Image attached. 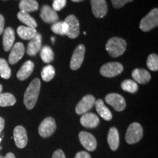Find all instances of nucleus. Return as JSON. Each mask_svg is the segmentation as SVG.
Listing matches in <instances>:
<instances>
[{
    "label": "nucleus",
    "mask_w": 158,
    "mask_h": 158,
    "mask_svg": "<svg viewBox=\"0 0 158 158\" xmlns=\"http://www.w3.org/2000/svg\"><path fill=\"white\" fill-rule=\"evenodd\" d=\"M42 47V35L37 34L30 40L27 48V53L29 56H35L40 51Z\"/></svg>",
    "instance_id": "16"
},
{
    "label": "nucleus",
    "mask_w": 158,
    "mask_h": 158,
    "mask_svg": "<svg viewBox=\"0 0 158 158\" xmlns=\"http://www.w3.org/2000/svg\"><path fill=\"white\" fill-rule=\"evenodd\" d=\"M40 57L43 62L50 63L54 60V54L50 47L45 45L40 49Z\"/></svg>",
    "instance_id": "27"
},
{
    "label": "nucleus",
    "mask_w": 158,
    "mask_h": 158,
    "mask_svg": "<svg viewBox=\"0 0 158 158\" xmlns=\"http://www.w3.org/2000/svg\"><path fill=\"white\" fill-rule=\"evenodd\" d=\"M81 124L85 127L94 128L100 123L98 116L93 113H86L81 118Z\"/></svg>",
    "instance_id": "17"
},
{
    "label": "nucleus",
    "mask_w": 158,
    "mask_h": 158,
    "mask_svg": "<svg viewBox=\"0 0 158 158\" xmlns=\"http://www.w3.org/2000/svg\"><path fill=\"white\" fill-rule=\"evenodd\" d=\"M123 66L118 62H108L102 65L100 68V74L102 76L111 78L119 75L123 71Z\"/></svg>",
    "instance_id": "5"
},
{
    "label": "nucleus",
    "mask_w": 158,
    "mask_h": 158,
    "mask_svg": "<svg viewBox=\"0 0 158 158\" xmlns=\"http://www.w3.org/2000/svg\"><path fill=\"white\" fill-rule=\"evenodd\" d=\"M55 76V70L52 65L49 64L43 68L41 72V77L44 81H50Z\"/></svg>",
    "instance_id": "30"
},
{
    "label": "nucleus",
    "mask_w": 158,
    "mask_h": 158,
    "mask_svg": "<svg viewBox=\"0 0 158 158\" xmlns=\"http://www.w3.org/2000/svg\"><path fill=\"white\" fill-rule=\"evenodd\" d=\"M95 107L97 112H98L99 115L103 118V119L106 120V121H110L112 118V114L110 111V110L106 107V105L104 104V102L101 99H99V100L95 101Z\"/></svg>",
    "instance_id": "22"
},
{
    "label": "nucleus",
    "mask_w": 158,
    "mask_h": 158,
    "mask_svg": "<svg viewBox=\"0 0 158 158\" xmlns=\"http://www.w3.org/2000/svg\"><path fill=\"white\" fill-rule=\"evenodd\" d=\"M4 158H15V157L14 154H13V153H11V152H9V153H7V155H5V157H4Z\"/></svg>",
    "instance_id": "39"
},
{
    "label": "nucleus",
    "mask_w": 158,
    "mask_h": 158,
    "mask_svg": "<svg viewBox=\"0 0 158 158\" xmlns=\"http://www.w3.org/2000/svg\"><path fill=\"white\" fill-rule=\"evenodd\" d=\"M106 51L112 57L120 56L127 48V43L124 39L120 37H111L106 45Z\"/></svg>",
    "instance_id": "2"
},
{
    "label": "nucleus",
    "mask_w": 158,
    "mask_h": 158,
    "mask_svg": "<svg viewBox=\"0 0 158 158\" xmlns=\"http://www.w3.org/2000/svg\"><path fill=\"white\" fill-rule=\"evenodd\" d=\"M158 25V9L154 8L142 19L140 23V29L143 31H149L157 27Z\"/></svg>",
    "instance_id": "4"
},
{
    "label": "nucleus",
    "mask_w": 158,
    "mask_h": 158,
    "mask_svg": "<svg viewBox=\"0 0 158 158\" xmlns=\"http://www.w3.org/2000/svg\"><path fill=\"white\" fill-rule=\"evenodd\" d=\"M13 138L17 147L22 149L27 146L28 142L27 131L22 126H17L13 130Z\"/></svg>",
    "instance_id": "12"
},
{
    "label": "nucleus",
    "mask_w": 158,
    "mask_h": 158,
    "mask_svg": "<svg viewBox=\"0 0 158 158\" xmlns=\"http://www.w3.org/2000/svg\"><path fill=\"white\" fill-rule=\"evenodd\" d=\"M17 33L21 39L26 40L32 39L37 34L36 29L31 28L27 26H20L18 27Z\"/></svg>",
    "instance_id": "23"
},
{
    "label": "nucleus",
    "mask_w": 158,
    "mask_h": 158,
    "mask_svg": "<svg viewBox=\"0 0 158 158\" xmlns=\"http://www.w3.org/2000/svg\"><path fill=\"white\" fill-rule=\"evenodd\" d=\"M66 3L67 0H54V2H53L52 8L56 12L59 11L64 8L65 5H66Z\"/></svg>",
    "instance_id": "33"
},
{
    "label": "nucleus",
    "mask_w": 158,
    "mask_h": 158,
    "mask_svg": "<svg viewBox=\"0 0 158 158\" xmlns=\"http://www.w3.org/2000/svg\"><path fill=\"white\" fill-rule=\"evenodd\" d=\"M40 86L41 83L40 79L35 78L27 87L23 98V103L27 109L31 110L35 107L38 99Z\"/></svg>",
    "instance_id": "1"
},
{
    "label": "nucleus",
    "mask_w": 158,
    "mask_h": 158,
    "mask_svg": "<svg viewBox=\"0 0 158 158\" xmlns=\"http://www.w3.org/2000/svg\"><path fill=\"white\" fill-rule=\"evenodd\" d=\"M143 127L138 122L132 123L128 127L125 135L126 142L129 144L138 143L143 137Z\"/></svg>",
    "instance_id": "3"
},
{
    "label": "nucleus",
    "mask_w": 158,
    "mask_h": 158,
    "mask_svg": "<svg viewBox=\"0 0 158 158\" xmlns=\"http://www.w3.org/2000/svg\"><path fill=\"white\" fill-rule=\"evenodd\" d=\"M2 1H7V0H2Z\"/></svg>",
    "instance_id": "44"
},
{
    "label": "nucleus",
    "mask_w": 158,
    "mask_h": 158,
    "mask_svg": "<svg viewBox=\"0 0 158 158\" xmlns=\"http://www.w3.org/2000/svg\"><path fill=\"white\" fill-rule=\"evenodd\" d=\"M34 63L30 60L27 61V62L23 63V64L20 68L19 72L17 73V78L20 81L26 80L32 73L33 70H34Z\"/></svg>",
    "instance_id": "20"
},
{
    "label": "nucleus",
    "mask_w": 158,
    "mask_h": 158,
    "mask_svg": "<svg viewBox=\"0 0 158 158\" xmlns=\"http://www.w3.org/2000/svg\"><path fill=\"white\" fill-rule=\"evenodd\" d=\"M106 102L116 111H122L126 107V102L123 97L116 93H110L106 95Z\"/></svg>",
    "instance_id": "8"
},
{
    "label": "nucleus",
    "mask_w": 158,
    "mask_h": 158,
    "mask_svg": "<svg viewBox=\"0 0 158 158\" xmlns=\"http://www.w3.org/2000/svg\"><path fill=\"white\" fill-rule=\"evenodd\" d=\"M92 13L96 18H103L107 14L108 6L106 0H90Z\"/></svg>",
    "instance_id": "14"
},
{
    "label": "nucleus",
    "mask_w": 158,
    "mask_h": 158,
    "mask_svg": "<svg viewBox=\"0 0 158 158\" xmlns=\"http://www.w3.org/2000/svg\"><path fill=\"white\" fill-rule=\"evenodd\" d=\"M4 27H5V19L3 15L0 14V35L3 33Z\"/></svg>",
    "instance_id": "37"
},
{
    "label": "nucleus",
    "mask_w": 158,
    "mask_h": 158,
    "mask_svg": "<svg viewBox=\"0 0 158 158\" xmlns=\"http://www.w3.org/2000/svg\"><path fill=\"white\" fill-rule=\"evenodd\" d=\"M15 41V31L11 27H7L3 31V48L8 51L13 47Z\"/></svg>",
    "instance_id": "18"
},
{
    "label": "nucleus",
    "mask_w": 158,
    "mask_h": 158,
    "mask_svg": "<svg viewBox=\"0 0 158 158\" xmlns=\"http://www.w3.org/2000/svg\"><path fill=\"white\" fill-rule=\"evenodd\" d=\"M79 141L81 145L88 151L92 152L97 148V140L94 136L88 132L82 131L78 134Z\"/></svg>",
    "instance_id": "10"
},
{
    "label": "nucleus",
    "mask_w": 158,
    "mask_h": 158,
    "mask_svg": "<svg viewBox=\"0 0 158 158\" xmlns=\"http://www.w3.org/2000/svg\"><path fill=\"white\" fill-rule=\"evenodd\" d=\"M148 68L152 71H157L158 70V56L157 54H152L148 56L147 61Z\"/></svg>",
    "instance_id": "32"
},
{
    "label": "nucleus",
    "mask_w": 158,
    "mask_h": 158,
    "mask_svg": "<svg viewBox=\"0 0 158 158\" xmlns=\"http://www.w3.org/2000/svg\"><path fill=\"white\" fill-rule=\"evenodd\" d=\"M64 21L68 25V32L67 35L71 39L76 38L80 33V25L77 18L73 15H70L65 19Z\"/></svg>",
    "instance_id": "11"
},
{
    "label": "nucleus",
    "mask_w": 158,
    "mask_h": 158,
    "mask_svg": "<svg viewBox=\"0 0 158 158\" xmlns=\"http://www.w3.org/2000/svg\"><path fill=\"white\" fill-rule=\"evenodd\" d=\"M4 127H5V120H4V118L0 116V134L2 132Z\"/></svg>",
    "instance_id": "38"
},
{
    "label": "nucleus",
    "mask_w": 158,
    "mask_h": 158,
    "mask_svg": "<svg viewBox=\"0 0 158 158\" xmlns=\"http://www.w3.org/2000/svg\"><path fill=\"white\" fill-rule=\"evenodd\" d=\"M85 46L83 44H80L75 49L70 60V68L73 70H76L81 68L84 62L85 54Z\"/></svg>",
    "instance_id": "7"
},
{
    "label": "nucleus",
    "mask_w": 158,
    "mask_h": 158,
    "mask_svg": "<svg viewBox=\"0 0 158 158\" xmlns=\"http://www.w3.org/2000/svg\"><path fill=\"white\" fill-rule=\"evenodd\" d=\"M121 87L122 89L125 92H130V93H135L138 89V86L137 83L135 81L130 80H124L123 82L122 83Z\"/></svg>",
    "instance_id": "31"
},
{
    "label": "nucleus",
    "mask_w": 158,
    "mask_h": 158,
    "mask_svg": "<svg viewBox=\"0 0 158 158\" xmlns=\"http://www.w3.org/2000/svg\"><path fill=\"white\" fill-rule=\"evenodd\" d=\"M16 99L15 96L10 93H1L0 94V106L7 107L12 106L15 104Z\"/></svg>",
    "instance_id": "26"
},
{
    "label": "nucleus",
    "mask_w": 158,
    "mask_h": 158,
    "mask_svg": "<svg viewBox=\"0 0 158 158\" xmlns=\"http://www.w3.org/2000/svg\"><path fill=\"white\" fill-rule=\"evenodd\" d=\"M17 17L20 21L24 23L27 27L35 29L37 27L36 21L28 13L23 11H19L17 14Z\"/></svg>",
    "instance_id": "25"
},
{
    "label": "nucleus",
    "mask_w": 158,
    "mask_h": 158,
    "mask_svg": "<svg viewBox=\"0 0 158 158\" xmlns=\"http://www.w3.org/2000/svg\"><path fill=\"white\" fill-rule=\"evenodd\" d=\"M2 91V84H0V94H1Z\"/></svg>",
    "instance_id": "42"
},
{
    "label": "nucleus",
    "mask_w": 158,
    "mask_h": 158,
    "mask_svg": "<svg viewBox=\"0 0 158 158\" xmlns=\"http://www.w3.org/2000/svg\"><path fill=\"white\" fill-rule=\"evenodd\" d=\"M133 0H111L112 5L115 8H121L126 3L130 2Z\"/></svg>",
    "instance_id": "34"
},
{
    "label": "nucleus",
    "mask_w": 158,
    "mask_h": 158,
    "mask_svg": "<svg viewBox=\"0 0 158 158\" xmlns=\"http://www.w3.org/2000/svg\"><path fill=\"white\" fill-rule=\"evenodd\" d=\"M95 101L96 100L94 97L91 95V94L84 96L76 106V114H78V115L86 114L88 110H89L91 108H92L94 103H95Z\"/></svg>",
    "instance_id": "9"
},
{
    "label": "nucleus",
    "mask_w": 158,
    "mask_h": 158,
    "mask_svg": "<svg viewBox=\"0 0 158 158\" xmlns=\"http://www.w3.org/2000/svg\"><path fill=\"white\" fill-rule=\"evenodd\" d=\"M71 1L74 2H81V1H84V0H71Z\"/></svg>",
    "instance_id": "40"
},
{
    "label": "nucleus",
    "mask_w": 158,
    "mask_h": 158,
    "mask_svg": "<svg viewBox=\"0 0 158 158\" xmlns=\"http://www.w3.org/2000/svg\"><path fill=\"white\" fill-rule=\"evenodd\" d=\"M11 70L10 68L8 63L5 59L0 58V76L4 79L10 78Z\"/></svg>",
    "instance_id": "29"
},
{
    "label": "nucleus",
    "mask_w": 158,
    "mask_h": 158,
    "mask_svg": "<svg viewBox=\"0 0 158 158\" xmlns=\"http://www.w3.org/2000/svg\"><path fill=\"white\" fill-rule=\"evenodd\" d=\"M107 140L110 149L116 151L119 145V135H118V130L116 127H111L109 130Z\"/></svg>",
    "instance_id": "21"
},
{
    "label": "nucleus",
    "mask_w": 158,
    "mask_h": 158,
    "mask_svg": "<svg viewBox=\"0 0 158 158\" xmlns=\"http://www.w3.org/2000/svg\"><path fill=\"white\" fill-rule=\"evenodd\" d=\"M132 76L135 82L138 84H147L151 79V75L147 70L136 68L132 72Z\"/></svg>",
    "instance_id": "19"
},
{
    "label": "nucleus",
    "mask_w": 158,
    "mask_h": 158,
    "mask_svg": "<svg viewBox=\"0 0 158 158\" xmlns=\"http://www.w3.org/2000/svg\"><path fill=\"white\" fill-rule=\"evenodd\" d=\"M40 17L44 22L48 23H54L59 21L57 13L48 5L43 6L40 10Z\"/></svg>",
    "instance_id": "15"
},
{
    "label": "nucleus",
    "mask_w": 158,
    "mask_h": 158,
    "mask_svg": "<svg viewBox=\"0 0 158 158\" xmlns=\"http://www.w3.org/2000/svg\"><path fill=\"white\" fill-rule=\"evenodd\" d=\"M0 158H4L3 157H2V156L1 155H0Z\"/></svg>",
    "instance_id": "43"
},
{
    "label": "nucleus",
    "mask_w": 158,
    "mask_h": 158,
    "mask_svg": "<svg viewBox=\"0 0 158 158\" xmlns=\"http://www.w3.org/2000/svg\"><path fill=\"white\" fill-rule=\"evenodd\" d=\"M51 40H52L53 43H54V42H55V38H54V37H51Z\"/></svg>",
    "instance_id": "41"
},
{
    "label": "nucleus",
    "mask_w": 158,
    "mask_h": 158,
    "mask_svg": "<svg viewBox=\"0 0 158 158\" xmlns=\"http://www.w3.org/2000/svg\"><path fill=\"white\" fill-rule=\"evenodd\" d=\"M75 158H91V156L89 154L86 152H79L76 154Z\"/></svg>",
    "instance_id": "36"
},
{
    "label": "nucleus",
    "mask_w": 158,
    "mask_h": 158,
    "mask_svg": "<svg viewBox=\"0 0 158 158\" xmlns=\"http://www.w3.org/2000/svg\"><path fill=\"white\" fill-rule=\"evenodd\" d=\"M51 30L56 34L60 35H67L68 32V28L67 23L64 21H57L51 27Z\"/></svg>",
    "instance_id": "28"
},
{
    "label": "nucleus",
    "mask_w": 158,
    "mask_h": 158,
    "mask_svg": "<svg viewBox=\"0 0 158 158\" xmlns=\"http://www.w3.org/2000/svg\"><path fill=\"white\" fill-rule=\"evenodd\" d=\"M56 129V124L54 118L52 117H47L40 124L38 132L41 137L47 138L52 135Z\"/></svg>",
    "instance_id": "6"
},
{
    "label": "nucleus",
    "mask_w": 158,
    "mask_h": 158,
    "mask_svg": "<svg viewBox=\"0 0 158 158\" xmlns=\"http://www.w3.org/2000/svg\"><path fill=\"white\" fill-rule=\"evenodd\" d=\"M52 158H66L64 152L61 149H57L53 154Z\"/></svg>",
    "instance_id": "35"
},
{
    "label": "nucleus",
    "mask_w": 158,
    "mask_h": 158,
    "mask_svg": "<svg viewBox=\"0 0 158 158\" xmlns=\"http://www.w3.org/2000/svg\"><path fill=\"white\" fill-rule=\"evenodd\" d=\"M10 50V54L8 59L9 63L11 64H14L19 62L24 55V45L22 43H16L13 45Z\"/></svg>",
    "instance_id": "13"
},
{
    "label": "nucleus",
    "mask_w": 158,
    "mask_h": 158,
    "mask_svg": "<svg viewBox=\"0 0 158 158\" xmlns=\"http://www.w3.org/2000/svg\"><path fill=\"white\" fill-rule=\"evenodd\" d=\"M1 140H2V138H0V141H1Z\"/></svg>",
    "instance_id": "45"
},
{
    "label": "nucleus",
    "mask_w": 158,
    "mask_h": 158,
    "mask_svg": "<svg viewBox=\"0 0 158 158\" xmlns=\"http://www.w3.org/2000/svg\"><path fill=\"white\" fill-rule=\"evenodd\" d=\"M39 5L36 0H21L19 3L20 11L30 13L36 11L38 9Z\"/></svg>",
    "instance_id": "24"
}]
</instances>
